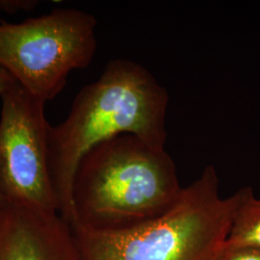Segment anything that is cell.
Returning <instances> with one entry per match:
<instances>
[{
	"label": "cell",
	"mask_w": 260,
	"mask_h": 260,
	"mask_svg": "<svg viewBox=\"0 0 260 260\" xmlns=\"http://www.w3.org/2000/svg\"><path fill=\"white\" fill-rule=\"evenodd\" d=\"M170 96L155 76L139 63L118 58L75 95L67 118L49 134V170L59 213L74 223L73 184L84 155L106 140L130 133L165 149Z\"/></svg>",
	"instance_id": "1"
},
{
	"label": "cell",
	"mask_w": 260,
	"mask_h": 260,
	"mask_svg": "<svg viewBox=\"0 0 260 260\" xmlns=\"http://www.w3.org/2000/svg\"><path fill=\"white\" fill-rule=\"evenodd\" d=\"M182 192L166 149L121 134L80 160L73 184L72 226L120 230L148 223L170 211Z\"/></svg>",
	"instance_id": "2"
},
{
	"label": "cell",
	"mask_w": 260,
	"mask_h": 260,
	"mask_svg": "<svg viewBox=\"0 0 260 260\" xmlns=\"http://www.w3.org/2000/svg\"><path fill=\"white\" fill-rule=\"evenodd\" d=\"M243 194L221 197L208 165L157 219L120 230L72 226L78 260H206L223 247Z\"/></svg>",
	"instance_id": "3"
},
{
	"label": "cell",
	"mask_w": 260,
	"mask_h": 260,
	"mask_svg": "<svg viewBox=\"0 0 260 260\" xmlns=\"http://www.w3.org/2000/svg\"><path fill=\"white\" fill-rule=\"evenodd\" d=\"M98 21L92 14L55 8L20 23H0V67L29 93L48 102L70 74L93 61Z\"/></svg>",
	"instance_id": "4"
},
{
	"label": "cell",
	"mask_w": 260,
	"mask_h": 260,
	"mask_svg": "<svg viewBox=\"0 0 260 260\" xmlns=\"http://www.w3.org/2000/svg\"><path fill=\"white\" fill-rule=\"evenodd\" d=\"M0 98V190L5 202L59 213L49 170L47 102L18 83Z\"/></svg>",
	"instance_id": "5"
},
{
	"label": "cell",
	"mask_w": 260,
	"mask_h": 260,
	"mask_svg": "<svg viewBox=\"0 0 260 260\" xmlns=\"http://www.w3.org/2000/svg\"><path fill=\"white\" fill-rule=\"evenodd\" d=\"M0 260H78L72 226L59 213L4 202Z\"/></svg>",
	"instance_id": "6"
},
{
	"label": "cell",
	"mask_w": 260,
	"mask_h": 260,
	"mask_svg": "<svg viewBox=\"0 0 260 260\" xmlns=\"http://www.w3.org/2000/svg\"><path fill=\"white\" fill-rule=\"evenodd\" d=\"M223 247H253L260 249V198L250 187L244 188L241 203Z\"/></svg>",
	"instance_id": "7"
},
{
	"label": "cell",
	"mask_w": 260,
	"mask_h": 260,
	"mask_svg": "<svg viewBox=\"0 0 260 260\" xmlns=\"http://www.w3.org/2000/svg\"><path fill=\"white\" fill-rule=\"evenodd\" d=\"M218 260H260V249L253 247H222L217 252Z\"/></svg>",
	"instance_id": "8"
},
{
	"label": "cell",
	"mask_w": 260,
	"mask_h": 260,
	"mask_svg": "<svg viewBox=\"0 0 260 260\" xmlns=\"http://www.w3.org/2000/svg\"><path fill=\"white\" fill-rule=\"evenodd\" d=\"M38 5L37 0H0V11L1 13L15 15L20 12H31Z\"/></svg>",
	"instance_id": "9"
},
{
	"label": "cell",
	"mask_w": 260,
	"mask_h": 260,
	"mask_svg": "<svg viewBox=\"0 0 260 260\" xmlns=\"http://www.w3.org/2000/svg\"><path fill=\"white\" fill-rule=\"evenodd\" d=\"M17 84V81L13 78L7 71L0 67V95L6 93L12 87Z\"/></svg>",
	"instance_id": "10"
},
{
	"label": "cell",
	"mask_w": 260,
	"mask_h": 260,
	"mask_svg": "<svg viewBox=\"0 0 260 260\" xmlns=\"http://www.w3.org/2000/svg\"><path fill=\"white\" fill-rule=\"evenodd\" d=\"M5 202V200H4V197L2 195V193H1V190H0V206L1 205L3 204Z\"/></svg>",
	"instance_id": "11"
},
{
	"label": "cell",
	"mask_w": 260,
	"mask_h": 260,
	"mask_svg": "<svg viewBox=\"0 0 260 260\" xmlns=\"http://www.w3.org/2000/svg\"><path fill=\"white\" fill-rule=\"evenodd\" d=\"M206 260H218L217 259V253H216V254H214L213 256H211V257L207 258Z\"/></svg>",
	"instance_id": "12"
},
{
	"label": "cell",
	"mask_w": 260,
	"mask_h": 260,
	"mask_svg": "<svg viewBox=\"0 0 260 260\" xmlns=\"http://www.w3.org/2000/svg\"><path fill=\"white\" fill-rule=\"evenodd\" d=\"M4 20L2 19V17H1V11H0V23H2Z\"/></svg>",
	"instance_id": "13"
}]
</instances>
